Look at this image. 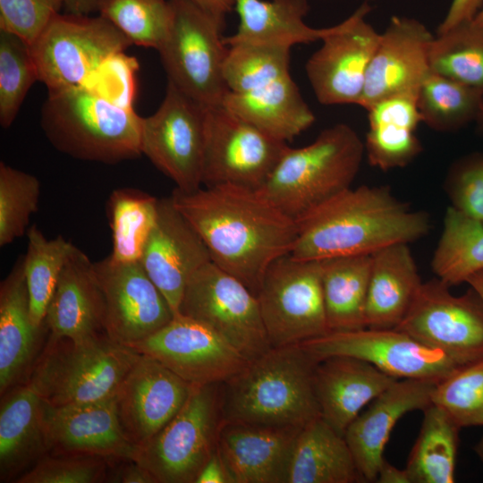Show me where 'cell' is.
Returning a JSON list of instances; mask_svg holds the SVG:
<instances>
[{"label":"cell","instance_id":"cell-47","mask_svg":"<svg viewBox=\"0 0 483 483\" xmlns=\"http://www.w3.org/2000/svg\"><path fill=\"white\" fill-rule=\"evenodd\" d=\"M444 189L450 206L483 223V152L455 160L448 169Z\"/></svg>","mask_w":483,"mask_h":483},{"label":"cell","instance_id":"cell-11","mask_svg":"<svg viewBox=\"0 0 483 483\" xmlns=\"http://www.w3.org/2000/svg\"><path fill=\"white\" fill-rule=\"evenodd\" d=\"M178 314L207 326L248 360L272 348L257 295L212 261L190 278Z\"/></svg>","mask_w":483,"mask_h":483},{"label":"cell","instance_id":"cell-31","mask_svg":"<svg viewBox=\"0 0 483 483\" xmlns=\"http://www.w3.org/2000/svg\"><path fill=\"white\" fill-rule=\"evenodd\" d=\"M0 407L1 481L13 477L48 448L43 425V400L28 381L3 394Z\"/></svg>","mask_w":483,"mask_h":483},{"label":"cell","instance_id":"cell-37","mask_svg":"<svg viewBox=\"0 0 483 483\" xmlns=\"http://www.w3.org/2000/svg\"><path fill=\"white\" fill-rule=\"evenodd\" d=\"M417 105L427 126L453 132L483 116V92L432 71L419 89Z\"/></svg>","mask_w":483,"mask_h":483},{"label":"cell","instance_id":"cell-38","mask_svg":"<svg viewBox=\"0 0 483 483\" xmlns=\"http://www.w3.org/2000/svg\"><path fill=\"white\" fill-rule=\"evenodd\" d=\"M157 198L134 188L114 190L108 199V217L114 262L140 261L145 243L156 223Z\"/></svg>","mask_w":483,"mask_h":483},{"label":"cell","instance_id":"cell-40","mask_svg":"<svg viewBox=\"0 0 483 483\" xmlns=\"http://www.w3.org/2000/svg\"><path fill=\"white\" fill-rule=\"evenodd\" d=\"M431 70L483 92V23H461L436 34L430 49Z\"/></svg>","mask_w":483,"mask_h":483},{"label":"cell","instance_id":"cell-24","mask_svg":"<svg viewBox=\"0 0 483 483\" xmlns=\"http://www.w3.org/2000/svg\"><path fill=\"white\" fill-rule=\"evenodd\" d=\"M301 429L224 422L217 453L232 483H287Z\"/></svg>","mask_w":483,"mask_h":483},{"label":"cell","instance_id":"cell-14","mask_svg":"<svg viewBox=\"0 0 483 483\" xmlns=\"http://www.w3.org/2000/svg\"><path fill=\"white\" fill-rule=\"evenodd\" d=\"M206 110L167 82L158 109L142 117V155L183 191L198 190L202 184Z\"/></svg>","mask_w":483,"mask_h":483},{"label":"cell","instance_id":"cell-48","mask_svg":"<svg viewBox=\"0 0 483 483\" xmlns=\"http://www.w3.org/2000/svg\"><path fill=\"white\" fill-rule=\"evenodd\" d=\"M65 0H0V30L13 33L30 46L58 15Z\"/></svg>","mask_w":483,"mask_h":483},{"label":"cell","instance_id":"cell-58","mask_svg":"<svg viewBox=\"0 0 483 483\" xmlns=\"http://www.w3.org/2000/svg\"><path fill=\"white\" fill-rule=\"evenodd\" d=\"M472 21L478 24L483 23V8L479 12V13L472 20Z\"/></svg>","mask_w":483,"mask_h":483},{"label":"cell","instance_id":"cell-20","mask_svg":"<svg viewBox=\"0 0 483 483\" xmlns=\"http://www.w3.org/2000/svg\"><path fill=\"white\" fill-rule=\"evenodd\" d=\"M435 36L419 21L394 16L380 33L369 65L360 106L366 110L373 104L394 96H418L432 72L430 49Z\"/></svg>","mask_w":483,"mask_h":483},{"label":"cell","instance_id":"cell-2","mask_svg":"<svg viewBox=\"0 0 483 483\" xmlns=\"http://www.w3.org/2000/svg\"><path fill=\"white\" fill-rule=\"evenodd\" d=\"M290 255L301 260L372 255L428 235L429 215L412 210L386 186L348 188L296 221Z\"/></svg>","mask_w":483,"mask_h":483},{"label":"cell","instance_id":"cell-42","mask_svg":"<svg viewBox=\"0 0 483 483\" xmlns=\"http://www.w3.org/2000/svg\"><path fill=\"white\" fill-rule=\"evenodd\" d=\"M96 11L131 45L158 49L172 22L169 0H98Z\"/></svg>","mask_w":483,"mask_h":483},{"label":"cell","instance_id":"cell-43","mask_svg":"<svg viewBox=\"0 0 483 483\" xmlns=\"http://www.w3.org/2000/svg\"><path fill=\"white\" fill-rule=\"evenodd\" d=\"M38 80L30 46L0 30V124L10 127L30 87Z\"/></svg>","mask_w":483,"mask_h":483},{"label":"cell","instance_id":"cell-13","mask_svg":"<svg viewBox=\"0 0 483 483\" xmlns=\"http://www.w3.org/2000/svg\"><path fill=\"white\" fill-rule=\"evenodd\" d=\"M287 146L223 105L207 107L202 184L259 190Z\"/></svg>","mask_w":483,"mask_h":483},{"label":"cell","instance_id":"cell-25","mask_svg":"<svg viewBox=\"0 0 483 483\" xmlns=\"http://www.w3.org/2000/svg\"><path fill=\"white\" fill-rule=\"evenodd\" d=\"M50 336L82 340L105 332V301L95 263L73 244L44 320Z\"/></svg>","mask_w":483,"mask_h":483},{"label":"cell","instance_id":"cell-5","mask_svg":"<svg viewBox=\"0 0 483 483\" xmlns=\"http://www.w3.org/2000/svg\"><path fill=\"white\" fill-rule=\"evenodd\" d=\"M365 154L364 142L346 123L323 130L313 142L284 149L259 189L295 221L351 187Z\"/></svg>","mask_w":483,"mask_h":483},{"label":"cell","instance_id":"cell-46","mask_svg":"<svg viewBox=\"0 0 483 483\" xmlns=\"http://www.w3.org/2000/svg\"><path fill=\"white\" fill-rule=\"evenodd\" d=\"M106 459L91 455L51 454L38 459L19 483H96L106 476Z\"/></svg>","mask_w":483,"mask_h":483},{"label":"cell","instance_id":"cell-57","mask_svg":"<svg viewBox=\"0 0 483 483\" xmlns=\"http://www.w3.org/2000/svg\"><path fill=\"white\" fill-rule=\"evenodd\" d=\"M476 132L483 135V116L476 123Z\"/></svg>","mask_w":483,"mask_h":483},{"label":"cell","instance_id":"cell-12","mask_svg":"<svg viewBox=\"0 0 483 483\" xmlns=\"http://www.w3.org/2000/svg\"><path fill=\"white\" fill-rule=\"evenodd\" d=\"M396 328L461 368L483 359V300L470 286L456 296L437 277L422 283Z\"/></svg>","mask_w":483,"mask_h":483},{"label":"cell","instance_id":"cell-17","mask_svg":"<svg viewBox=\"0 0 483 483\" xmlns=\"http://www.w3.org/2000/svg\"><path fill=\"white\" fill-rule=\"evenodd\" d=\"M128 347L154 358L192 385L224 383L249 361L212 329L181 314Z\"/></svg>","mask_w":483,"mask_h":483},{"label":"cell","instance_id":"cell-33","mask_svg":"<svg viewBox=\"0 0 483 483\" xmlns=\"http://www.w3.org/2000/svg\"><path fill=\"white\" fill-rule=\"evenodd\" d=\"M234 9L239 26L235 34L224 38L225 45L247 42L292 47L321 40L332 30L304 22L309 10L307 0H236Z\"/></svg>","mask_w":483,"mask_h":483},{"label":"cell","instance_id":"cell-15","mask_svg":"<svg viewBox=\"0 0 483 483\" xmlns=\"http://www.w3.org/2000/svg\"><path fill=\"white\" fill-rule=\"evenodd\" d=\"M298 344L318 360L331 356L353 357L397 379L417 378L438 383L461 368L441 352L397 328L329 332Z\"/></svg>","mask_w":483,"mask_h":483},{"label":"cell","instance_id":"cell-34","mask_svg":"<svg viewBox=\"0 0 483 483\" xmlns=\"http://www.w3.org/2000/svg\"><path fill=\"white\" fill-rule=\"evenodd\" d=\"M322 291L329 332L367 327L366 301L371 255L323 259Z\"/></svg>","mask_w":483,"mask_h":483},{"label":"cell","instance_id":"cell-28","mask_svg":"<svg viewBox=\"0 0 483 483\" xmlns=\"http://www.w3.org/2000/svg\"><path fill=\"white\" fill-rule=\"evenodd\" d=\"M371 257L367 327L396 328L422 284L416 262L407 243L385 247Z\"/></svg>","mask_w":483,"mask_h":483},{"label":"cell","instance_id":"cell-7","mask_svg":"<svg viewBox=\"0 0 483 483\" xmlns=\"http://www.w3.org/2000/svg\"><path fill=\"white\" fill-rule=\"evenodd\" d=\"M223 424L222 383L194 385L177 414L137 447L133 462L156 483H195L217 450Z\"/></svg>","mask_w":483,"mask_h":483},{"label":"cell","instance_id":"cell-56","mask_svg":"<svg viewBox=\"0 0 483 483\" xmlns=\"http://www.w3.org/2000/svg\"><path fill=\"white\" fill-rule=\"evenodd\" d=\"M474 452L483 464V435L474 446Z\"/></svg>","mask_w":483,"mask_h":483},{"label":"cell","instance_id":"cell-51","mask_svg":"<svg viewBox=\"0 0 483 483\" xmlns=\"http://www.w3.org/2000/svg\"><path fill=\"white\" fill-rule=\"evenodd\" d=\"M116 479L122 483H156L148 470L133 461L121 469Z\"/></svg>","mask_w":483,"mask_h":483},{"label":"cell","instance_id":"cell-1","mask_svg":"<svg viewBox=\"0 0 483 483\" xmlns=\"http://www.w3.org/2000/svg\"><path fill=\"white\" fill-rule=\"evenodd\" d=\"M171 199L203 240L211 261L256 295L268 267L295 243L296 221L261 190L231 184L175 188Z\"/></svg>","mask_w":483,"mask_h":483},{"label":"cell","instance_id":"cell-32","mask_svg":"<svg viewBox=\"0 0 483 483\" xmlns=\"http://www.w3.org/2000/svg\"><path fill=\"white\" fill-rule=\"evenodd\" d=\"M366 482L345 436L318 417L296 438L287 483Z\"/></svg>","mask_w":483,"mask_h":483},{"label":"cell","instance_id":"cell-49","mask_svg":"<svg viewBox=\"0 0 483 483\" xmlns=\"http://www.w3.org/2000/svg\"><path fill=\"white\" fill-rule=\"evenodd\" d=\"M483 8V0H452L451 5L436 34H441L463 22L472 21Z\"/></svg>","mask_w":483,"mask_h":483},{"label":"cell","instance_id":"cell-39","mask_svg":"<svg viewBox=\"0 0 483 483\" xmlns=\"http://www.w3.org/2000/svg\"><path fill=\"white\" fill-rule=\"evenodd\" d=\"M28 247L23 267L28 287L30 317L36 326H42L48 303L66 258L73 246L63 235L47 239L32 225L27 231Z\"/></svg>","mask_w":483,"mask_h":483},{"label":"cell","instance_id":"cell-30","mask_svg":"<svg viewBox=\"0 0 483 483\" xmlns=\"http://www.w3.org/2000/svg\"><path fill=\"white\" fill-rule=\"evenodd\" d=\"M417 97H390L367 109L369 131L364 147L373 167L384 172L404 167L422 152V144L416 135L422 122Z\"/></svg>","mask_w":483,"mask_h":483},{"label":"cell","instance_id":"cell-6","mask_svg":"<svg viewBox=\"0 0 483 483\" xmlns=\"http://www.w3.org/2000/svg\"><path fill=\"white\" fill-rule=\"evenodd\" d=\"M140 355L106 333L82 340L49 336L27 381L52 406L98 402L115 395Z\"/></svg>","mask_w":483,"mask_h":483},{"label":"cell","instance_id":"cell-26","mask_svg":"<svg viewBox=\"0 0 483 483\" xmlns=\"http://www.w3.org/2000/svg\"><path fill=\"white\" fill-rule=\"evenodd\" d=\"M396 380L357 358L331 356L320 360L314 374L320 416L344 436L361 410Z\"/></svg>","mask_w":483,"mask_h":483},{"label":"cell","instance_id":"cell-21","mask_svg":"<svg viewBox=\"0 0 483 483\" xmlns=\"http://www.w3.org/2000/svg\"><path fill=\"white\" fill-rule=\"evenodd\" d=\"M211 261L203 240L170 197L158 199L157 216L140 262L174 316L191 275Z\"/></svg>","mask_w":483,"mask_h":483},{"label":"cell","instance_id":"cell-3","mask_svg":"<svg viewBox=\"0 0 483 483\" xmlns=\"http://www.w3.org/2000/svg\"><path fill=\"white\" fill-rule=\"evenodd\" d=\"M318 362L298 343L249 360L222 383L224 422L302 428L321 417L314 389Z\"/></svg>","mask_w":483,"mask_h":483},{"label":"cell","instance_id":"cell-9","mask_svg":"<svg viewBox=\"0 0 483 483\" xmlns=\"http://www.w3.org/2000/svg\"><path fill=\"white\" fill-rule=\"evenodd\" d=\"M131 45L100 15L59 13L30 45L38 80L48 91L86 85Z\"/></svg>","mask_w":483,"mask_h":483},{"label":"cell","instance_id":"cell-35","mask_svg":"<svg viewBox=\"0 0 483 483\" xmlns=\"http://www.w3.org/2000/svg\"><path fill=\"white\" fill-rule=\"evenodd\" d=\"M423 412L420 430L405 467L410 482L453 483L461 428L433 403Z\"/></svg>","mask_w":483,"mask_h":483},{"label":"cell","instance_id":"cell-53","mask_svg":"<svg viewBox=\"0 0 483 483\" xmlns=\"http://www.w3.org/2000/svg\"><path fill=\"white\" fill-rule=\"evenodd\" d=\"M376 482L378 483H411L408 473L405 469L400 470L386 459L381 463Z\"/></svg>","mask_w":483,"mask_h":483},{"label":"cell","instance_id":"cell-10","mask_svg":"<svg viewBox=\"0 0 483 483\" xmlns=\"http://www.w3.org/2000/svg\"><path fill=\"white\" fill-rule=\"evenodd\" d=\"M321 273V260H301L290 254L267 269L257 297L272 347L297 344L329 333Z\"/></svg>","mask_w":483,"mask_h":483},{"label":"cell","instance_id":"cell-55","mask_svg":"<svg viewBox=\"0 0 483 483\" xmlns=\"http://www.w3.org/2000/svg\"><path fill=\"white\" fill-rule=\"evenodd\" d=\"M467 284L473 288L483 300V271L479 272L469 278Z\"/></svg>","mask_w":483,"mask_h":483},{"label":"cell","instance_id":"cell-16","mask_svg":"<svg viewBox=\"0 0 483 483\" xmlns=\"http://www.w3.org/2000/svg\"><path fill=\"white\" fill-rule=\"evenodd\" d=\"M367 2L322 39L305 71L318 101L326 106L360 104L369 65L380 33L366 21Z\"/></svg>","mask_w":483,"mask_h":483},{"label":"cell","instance_id":"cell-44","mask_svg":"<svg viewBox=\"0 0 483 483\" xmlns=\"http://www.w3.org/2000/svg\"><path fill=\"white\" fill-rule=\"evenodd\" d=\"M40 188L35 175L0 162L1 247L28 231L30 216L38 209Z\"/></svg>","mask_w":483,"mask_h":483},{"label":"cell","instance_id":"cell-19","mask_svg":"<svg viewBox=\"0 0 483 483\" xmlns=\"http://www.w3.org/2000/svg\"><path fill=\"white\" fill-rule=\"evenodd\" d=\"M194 385L140 354L122 381L115 404L122 428L137 447L156 436L181 410Z\"/></svg>","mask_w":483,"mask_h":483},{"label":"cell","instance_id":"cell-22","mask_svg":"<svg viewBox=\"0 0 483 483\" xmlns=\"http://www.w3.org/2000/svg\"><path fill=\"white\" fill-rule=\"evenodd\" d=\"M43 425L51 454H78L133 461L137 446L125 436L115 395L98 402L43 405Z\"/></svg>","mask_w":483,"mask_h":483},{"label":"cell","instance_id":"cell-18","mask_svg":"<svg viewBox=\"0 0 483 483\" xmlns=\"http://www.w3.org/2000/svg\"><path fill=\"white\" fill-rule=\"evenodd\" d=\"M105 301V332L130 346L153 335L174 317L165 297L140 261L94 262Z\"/></svg>","mask_w":483,"mask_h":483},{"label":"cell","instance_id":"cell-41","mask_svg":"<svg viewBox=\"0 0 483 483\" xmlns=\"http://www.w3.org/2000/svg\"><path fill=\"white\" fill-rule=\"evenodd\" d=\"M227 46L224 78L228 91L246 92L291 75L290 47L247 42Z\"/></svg>","mask_w":483,"mask_h":483},{"label":"cell","instance_id":"cell-23","mask_svg":"<svg viewBox=\"0 0 483 483\" xmlns=\"http://www.w3.org/2000/svg\"><path fill=\"white\" fill-rule=\"evenodd\" d=\"M437 383L417 378L397 379L377 396L347 428L344 436L366 482L376 481L385 460L391 432L406 413L424 410L432 403Z\"/></svg>","mask_w":483,"mask_h":483},{"label":"cell","instance_id":"cell-4","mask_svg":"<svg viewBox=\"0 0 483 483\" xmlns=\"http://www.w3.org/2000/svg\"><path fill=\"white\" fill-rule=\"evenodd\" d=\"M141 123L132 106L89 85L48 91L40 118L55 149L79 160L109 165L142 155Z\"/></svg>","mask_w":483,"mask_h":483},{"label":"cell","instance_id":"cell-36","mask_svg":"<svg viewBox=\"0 0 483 483\" xmlns=\"http://www.w3.org/2000/svg\"><path fill=\"white\" fill-rule=\"evenodd\" d=\"M431 267L450 287L483 271V223L449 206Z\"/></svg>","mask_w":483,"mask_h":483},{"label":"cell","instance_id":"cell-52","mask_svg":"<svg viewBox=\"0 0 483 483\" xmlns=\"http://www.w3.org/2000/svg\"><path fill=\"white\" fill-rule=\"evenodd\" d=\"M216 18L225 21V15L235 7L236 0H190Z\"/></svg>","mask_w":483,"mask_h":483},{"label":"cell","instance_id":"cell-29","mask_svg":"<svg viewBox=\"0 0 483 483\" xmlns=\"http://www.w3.org/2000/svg\"><path fill=\"white\" fill-rule=\"evenodd\" d=\"M222 105L286 143L310 127L316 119L291 75L246 92L228 91Z\"/></svg>","mask_w":483,"mask_h":483},{"label":"cell","instance_id":"cell-27","mask_svg":"<svg viewBox=\"0 0 483 483\" xmlns=\"http://www.w3.org/2000/svg\"><path fill=\"white\" fill-rule=\"evenodd\" d=\"M30 317L23 256L0 284V393L26 382L38 359V342L46 328Z\"/></svg>","mask_w":483,"mask_h":483},{"label":"cell","instance_id":"cell-50","mask_svg":"<svg viewBox=\"0 0 483 483\" xmlns=\"http://www.w3.org/2000/svg\"><path fill=\"white\" fill-rule=\"evenodd\" d=\"M195 483H232L217 450L202 468Z\"/></svg>","mask_w":483,"mask_h":483},{"label":"cell","instance_id":"cell-8","mask_svg":"<svg viewBox=\"0 0 483 483\" xmlns=\"http://www.w3.org/2000/svg\"><path fill=\"white\" fill-rule=\"evenodd\" d=\"M172 22L157 49L167 82L206 107L222 105L228 92L224 64L228 46L225 21L190 0H169Z\"/></svg>","mask_w":483,"mask_h":483},{"label":"cell","instance_id":"cell-45","mask_svg":"<svg viewBox=\"0 0 483 483\" xmlns=\"http://www.w3.org/2000/svg\"><path fill=\"white\" fill-rule=\"evenodd\" d=\"M431 402L461 428L483 426V359L438 382Z\"/></svg>","mask_w":483,"mask_h":483},{"label":"cell","instance_id":"cell-54","mask_svg":"<svg viewBox=\"0 0 483 483\" xmlns=\"http://www.w3.org/2000/svg\"><path fill=\"white\" fill-rule=\"evenodd\" d=\"M98 0H65L64 6L68 13L89 14L96 11Z\"/></svg>","mask_w":483,"mask_h":483}]
</instances>
